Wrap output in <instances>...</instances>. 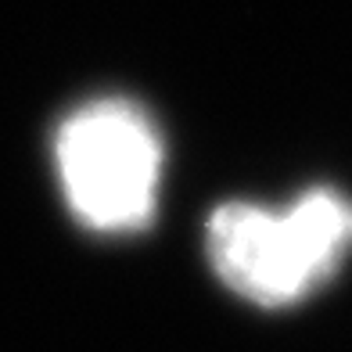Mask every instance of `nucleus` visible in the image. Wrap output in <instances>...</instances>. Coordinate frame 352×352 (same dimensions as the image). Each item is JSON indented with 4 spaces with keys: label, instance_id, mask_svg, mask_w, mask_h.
<instances>
[{
    "label": "nucleus",
    "instance_id": "obj_1",
    "mask_svg": "<svg viewBox=\"0 0 352 352\" xmlns=\"http://www.w3.org/2000/svg\"><path fill=\"white\" fill-rule=\"evenodd\" d=\"M349 248L352 205L327 187L302 195L287 212L230 201L209 219V255L219 280L266 309L306 298L342 266Z\"/></svg>",
    "mask_w": 352,
    "mask_h": 352
},
{
    "label": "nucleus",
    "instance_id": "obj_2",
    "mask_svg": "<svg viewBox=\"0 0 352 352\" xmlns=\"http://www.w3.org/2000/svg\"><path fill=\"white\" fill-rule=\"evenodd\" d=\"M65 201L90 230H137L151 219L162 140L130 101L108 98L72 111L54 137Z\"/></svg>",
    "mask_w": 352,
    "mask_h": 352
}]
</instances>
